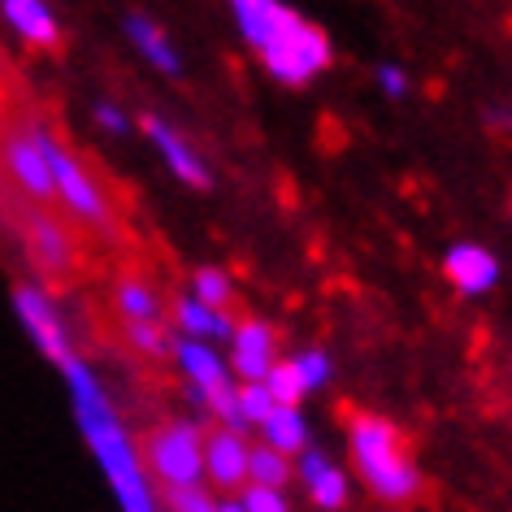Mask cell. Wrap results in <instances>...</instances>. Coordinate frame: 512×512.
<instances>
[{"mask_svg":"<svg viewBox=\"0 0 512 512\" xmlns=\"http://www.w3.org/2000/svg\"><path fill=\"white\" fill-rule=\"evenodd\" d=\"M230 300H235V291H230V278L222 270H200L196 274V304L213 313H226Z\"/></svg>","mask_w":512,"mask_h":512,"instance_id":"cell-23","label":"cell"},{"mask_svg":"<svg viewBox=\"0 0 512 512\" xmlns=\"http://www.w3.org/2000/svg\"><path fill=\"white\" fill-rule=\"evenodd\" d=\"M118 313L126 317V326H139V322H157L161 304H157V296H152V287L144 283V278L126 274L118 283Z\"/></svg>","mask_w":512,"mask_h":512,"instance_id":"cell-20","label":"cell"},{"mask_svg":"<svg viewBox=\"0 0 512 512\" xmlns=\"http://www.w3.org/2000/svg\"><path fill=\"white\" fill-rule=\"evenodd\" d=\"M5 18H9V27L35 48H57V40H61L57 18L48 14L44 0H5Z\"/></svg>","mask_w":512,"mask_h":512,"instance_id":"cell-15","label":"cell"},{"mask_svg":"<svg viewBox=\"0 0 512 512\" xmlns=\"http://www.w3.org/2000/svg\"><path fill=\"white\" fill-rule=\"evenodd\" d=\"M217 512H243L239 495H230V499H217Z\"/></svg>","mask_w":512,"mask_h":512,"instance_id":"cell-30","label":"cell"},{"mask_svg":"<svg viewBox=\"0 0 512 512\" xmlns=\"http://www.w3.org/2000/svg\"><path fill=\"white\" fill-rule=\"evenodd\" d=\"M14 309H18V322L27 326L31 343L48 356V361H53V365L74 361L70 339H66V326H61V317H57V309H53V300H48L40 287H27V283H22V287L14 291Z\"/></svg>","mask_w":512,"mask_h":512,"instance_id":"cell-7","label":"cell"},{"mask_svg":"<svg viewBox=\"0 0 512 512\" xmlns=\"http://www.w3.org/2000/svg\"><path fill=\"white\" fill-rule=\"evenodd\" d=\"M443 270L452 278V287L465 291V296H486L499 283V261L486 248H478V243H456L443 256Z\"/></svg>","mask_w":512,"mask_h":512,"instance_id":"cell-12","label":"cell"},{"mask_svg":"<svg viewBox=\"0 0 512 512\" xmlns=\"http://www.w3.org/2000/svg\"><path fill=\"white\" fill-rule=\"evenodd\" d=\"M204 478L217 491H243L248 486V439L239 430L217 426L204 434Z\"/></svg>","mask_w":512,"mask_h":512,"instance_id":"cell-9","label":"cell"},{"mask_svg":"<svg viewBox=\"0 0 512 512\" xmlns=\"http://www.w3.org/2000/svg\"><path fill=\"white\" fill-rule=\"evenodd\" d=\"M378 83H382V92H387V96H404V87H408V79L395 66H382L378 70Z\"/></svg>","mask_w":512,"mask_h":512,"instance_id":"cell-28","label":"cell"},{"mask_svg":"<svg viewBox=\"0 0 512 512\" xmlns=\"http://www.w3.org/2000/svg\"><path fill=\"white\" fill-rule=\"evenodd\" d=\"M296 478V465L287 456H278L274 447L256 443L248 447V486H270V491H287V482Z\"/></svg>","mask_w":512,"mask_h":512,"instance_id":"cell-17","label":"cell"},{"mask_svg":"<svg viewBox=\"0 0 512 512\" xmlns=\"http://www.w3.org/2000/svg\"><path fill=\"white\" fill-rule=\"evenodd\" d=\"M239 504L243 512H291L287 491H270V486H243Z\"/></svg>","mask_w":512,"mask_h":512,"instance_id":"cell-25","label":"cell"},{"mask_svg":"<svg viewBox=\"0 0 512 512\" xmlns=\"http://www.w3.org/2000/svg\"><path fill=\"white\" fill-rule=\"evenodd\" d=\"M291 365H296V374H300V387H304V395H309V391H322L326 382H330V356H326L322 348L300 352Z\"/></svg>","mask_w":512,"mask_h":512,"instance_id":"cell-24","label":"cell"},{"mask_svg":"<svg viewBox=\"0 0 512 512\" xmlns=\"http://www.w3.org/2000/svg\"><path fill=\"white\" fill-rule=\"evenodd\" d=\"M296 478H300L304 495H309V504L317 512H343V508H348L352 478H348V469H339L326 452L304 447V452L296 456Z\"/></svg>","mask_w":512,"mask_h":512,"instance_id":"cell-8","label":"cell"},{"mask_svg":"<svg viewBox=\"0 0 512 512\" xmlns=\"http://www.w3.org/2000/svg\"><path fill=\"white\" fill-rule=\"evenodd\" d=\"M230 365L243 382H265L274 369V330L265 322H239L230 335Z\"/></svg>","mask_w":512,"mask_h":512,"instance_id":"cell-11","label":"cell"},{"mask_svg":"<svg viewBox=\"0 0 512 512\" xmlns=\"http://www.w3.org/2000/svg\"><path fill=\"white\" fill-rule=\"evenodd\" d=\"M239 31L278 83L304 87L330 66V40L283 0H230Z\"/></svg>","mask_w":512,"mask_h":512,"instance_id":"cell-2","label":"cell"},{"mask_svg":"<svg viewBox=\"0 0 512 512\" xmlns=\"http://www.w3.org/2000/svg\"><path fill=\"white\" fill-rule=\"evenodd\" d=\"M126 339H131L139 352H148V356H165V352H170V343H165V335H161V326H157V322L126 326Z\"/></svg>","mask_w":512,"mask_h":512,"instance_id":"cell-26","label":"cell"},{"mask_svg":"<svg viewBox=\"0 0 512 512\" xmlns=\"http://www.w3.org/2000/svg\"><path fill=\"white\" fill-rule=\"evenodd\" d=\"M40 144H44V157H48V174H53V196L66 204L74 217H83V222L109 230V226H113L109 200H105V191L96 187V178L83 170V161L74 157V152L57 148L44 131H40Z\"/></svg>","mask_w":512,"mask_h":512,"instance_id":"cell-6","label":"cell"},{"mask_svg":"<svg viewBox=\"0 0 512 512\" xmlns=\"http://www.w3.org/2000/svg\"><path fill=\"white\" fill-rule=\"evenodd\" d=\"M144 131H148L152 144H157V152L165 157V165H170V170H174L178 178H183L187 187H209V170H204L200 157H196V152H191V148L183 144V139H178V135L170 131V126L157 122V118H148V122H144Z\"/></svg>","mask_w":512,"mask_h":512,"instance_id":"cell-14","label":"cell"},{"mask_svg":"<svg viewBox=\"0 0 512 512\" xmlns=\"http://www.w3.org/2000/svg\"><path fill=\"white\" fill-rule=\"evenodd\" d=\"M261 443L265 447H274L278 456H300L304 447H309V421H304V413L300 408H274L270 417L261 421Z\"/></svg>","mask_w":512,"mask_h":512,"instance_id":"cell-16","label":"cell"},{"mask_svg":"<svg viewBox=\"0 0 512 512\" xmlns=\"http://www.w3.org/2000/svg\"><path fill=\"white\" fill-rule=\"evenodd\" d=\"M174 356H178L183 378L191 382V391H196V400L209 408L226 430H239V408H235L239 387H235V378H230V369L222 365V356L200 339H183L174 348Z\"/></svg>","mask_w":512,"mask_h":512,"instance_id":"cell-5","label":"cell"},{"mask_svg":"<svg viewBox=\"0 0 512 512\" xmlns=\"http://www.w3.org/2000/svg\"><path fill=\"white\" fill-rule=\"evenodd\" d=\"M178 326H183V335L187 339H230L235 335V322H230L226 313H213V309H204V304H196V300H183L178 304Z\"/></svg>","mask_w":512,"mask_h":512,"instance_id":"cell-18","label":"cell"},{"mask_svg":"<svg viewBox=\"0 0 512 512\" xmlns=\"http://www.w3.org/2000/svg\"><path fill=\"white\" fill-rule=\"evenodd\" d=\"M170 512H217V499L204 491V486H196V491H174Z\"/></svg>","mask_w":512,"mask_h":512,"instance_id":"cell-27","label":"cell"},{"mask_svg":"<svg viewBox=\"0 0 512 512\" xmlns=\"http://www.w3.org/2000/svg\"><path fill=\"white\" fill-rule=\"evenodd\" d=\"M5 170L18 183L22 196L31 200H53V174H48V157L40 144V131H27L5 144Z\"/></svg>","mask_w":512,"mask_h":512,"instance_id":"cell-10","label":"cell"},{"mask_svg":"<svg viewBox=\"0 0 512 512\" xmlns=\"http://www.w3.org/2000/svg\"><path fill=\"white\" fill-rule=\"evenodd\" d=\"M27 243H31L35 261H40L48 274H70V270H74L70 235L57 226V217H48V213L35 209V213L27 217Z\"/></svg>","mask_w":512,"mask_h":512,"instance_id":"cell-13","label":"cell"},{"mask_svg":"<svg viewBox=\"0 0 512 512\" xmlns=\"http://www.w3.org/2000/svg\"><path fill=\"white\" fill-rule=\"evenodd\" d=\"M265 391H270V400L278 408H300L304 400V387H300V374L291 361H274V369L265 374Z\"/></svg>","mask_w":512,"mask_h":512,"instance_id":"cell-21","label":"cell"},{"mask_svg":"<svg viewBox=\"0 0 512 512\" xmlns=\"http://www.w3.org/2000/svg\"><path fill=\"white\" fill-rule=\"evenodd\" d=\"M391 512H404V508H391Z\"/></svg>","mask_w":512,"mask_h":512,"instance_id":"cell-31","label":"cell"},{"mask_svg":"<svg viewBox=\"0 0 512 512\" xmlns=\"http://www.w3.org/2000/svg\"><path fill=\"white\" fill-rule=\"evenodd\" d=\"M348 452L352 469L365 491L387 508H404L421 495V469L408 452L404 434L378 413H352L348 421Z\"/></svg>","mask_w":512,"mask_h":512,"instance_id":"cell-3","label":"cell"},{"mask_svg":"<svg viewBox=\"0 0 512 512\" xmlns=\"http://www.w3.org/2000/svg\"><path fill=\"white\" fill-rule=\"evenodd\" d=\"M139 452H144L152 486H165V495L204 486V430L196 421H165L148 434Z\"/></svg>","mask_w":512,"mask_h":512,"instance_id":"cell-4","label":"cell"},{"mask_svg":"<svg viewBox=\"0 0 512 512\" xmlns=\"http://www.w3.org/2000/svg\"><path fill=\"white\" fill-rule=\"evenodd\" d=\"M96 122L105 126V131H113V135H126V118H122V113L113 109V105H100V109H96Z\"/></svg>","mask_w":512,"mask_h":512,"instance_id":"cell-29","label":"cell"},{"mask_svg":"<svg viewBox=\"0 0 512 512\" xmlns=\"http://www.w3.org/2000/svg\"><path fill=\"white\" fill-rule=\"evenodd\" d=\"M66 374V387H70V404H74V417H79V430L87 447H92L100 473H105L113 499H118L122 512H161L157 504V486H152L148 469H144V452L135 447L131 430L122 426V417L113 413L105 387L96 382V374L87 369L79 356L61 365Z\"/></svg>","mask_w":512,"mask_h":512,"instance_id":"cell-1","label":"cell"},{"mask_svg":"<svg viewBox=\"0 0 512 512\" xmlns=\"http://www.w3.org/2000/svg\"><path fill=\"white\" fill-rule=\"evenodd\" d=\"M126 31H131V40H135V48L144 53L152 66L157 70H178V53H174V44L165 40V31L157 27V22H148V18H131L126 22Z\"/></svg>","mask_w":512,"mask_h":512,"instance_id":"cell-19","label":"cell"},{"mask_svg":"<svg viewBox=\"0 0 512 512\" xmlns=\"http://www.w3.org/2000/svg\"><path fill=\"white\" fill-rule=\"evenodd\" d=\"M235 408H239V430H243V426H261V421L270 417L278 404L270 400L265 382H243L239 395H235Z\"/></svg>","mask_w":512,"mask_h":512,"instance_id":"cell-22","label":"cell"}]
</instances>
